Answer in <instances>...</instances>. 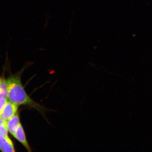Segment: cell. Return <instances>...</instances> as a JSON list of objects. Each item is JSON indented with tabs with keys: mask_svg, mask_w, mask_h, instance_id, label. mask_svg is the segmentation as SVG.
Segmentation results:
<instances>
[{
	"mask_svg": "<svg viewBox=\"0 0 152 152\" xmlns=\"http://www.w3.org/2000/svg\"><path fill=\"white\" fill-rule=\"evenodd\" d=\"M14 137L23 145L28 151H31L30 146L28 145L27 140L26 139L23 129L20 123Z\"/></svg>",
	"mask_w": 152,
	"mask_h": 152,
	"instance_id": "obj_5",
	"label": "cell"
},
{
	"mask_svg": "<svg viewBox=\"0 0 152 152\" xmlns=\"http://www.w3.org/2000/svg\"><path fill=\"white\" fill-rule=\"evenodd\" d=\"M20 118L18 114L6 121V126L7 130L12 135L14 136L20 124Z\"/></svg>",
	"mask_w": 152,
	"mask_h": 152,
	"instance_id": "obj_3",
	"label": "cell"
},
{
	"mask_svg": "<svg viewBox=\"0 0 152 152\" xmlns=\"http://www.w3.org/2000/svg\"><path fill=\"white\" fill-rule=\"evenodd\" d=\"M0 149L3 152H14V144L9 137L0 135Z\"/></svg>",
	"mask_w": 152,
	"mask_h": 152,
	"instance_id": "obj_4",
	"label": "cell"
},
{
	"mask_svg": "<svg viewBox=\"0 0 152 152\" xmlns=\"http://www.w3.org/2000/svg\"><path fill=\"white\" fill-rule=\"evenodd\" d=\"M18 105L10 101H7L1 111L0 117L7 121L16 115Z\"/></svg>",
	"mask_w": 152,
	"mask_h": 152,
	"instance_id": "obj_2",
	"label": "cell"
},
{
	"mask_svg": "<svg viewBox=\"0 0 152 152\" xmlns=\"http://www.w3.org/2000/svg\"><path fill=\"white\" fill-rule=\"evenodd\" d=\"M8 98L7 80L1 78V86H0V99Z\"/></svg>",
	"mask_w": 152,
	"mask_h": 152,
	"instance_id": "obj_6",
	"label": "cell"
},
{
	"mask_svg": "<svg viewBox=\"0 0 152 152\" xmlns=\"http://www.w3.org/2000/svg\"><path fill=\"white\" fill-rule=\"evenodd\" d=\"M1 78H0V86H1Z\"/></svg>",
	"mask_w": 152,
	"mask_h": 152,
	"instance_id": "obj_10",
	"label": "cell"
},
{
	"mask_svg": "<svg viewBox=\"0 0 152 152\" xmlns=\"http://www.w3.org/2000/svg\"><path fill=\"white\" fill-rule=\"evenodd\" d=\"M5 124H6V121L4 120L0 117V126Z\"/></svg>",
	"mask_w": 152,
	"mask_h": 152,
	"instance_id": "obj_9",
	"label": "cell"
},
{
	"mask_svg": "<svg viewBox=\"0 0 152 152\" xmlns=\"http://www.w3.org/2000/svg\"><path fill=\"white\" fill-rule=\"evenodd\" d=\"M7 99L5 98L0 99V115L7 102Z\"/></svg>",
	"mask_w": 152,
	"mask_h": 152,
	"instance_id": "obj_8",
	"label": "cell"
},
{
	"mask_svg": "<svg viewBox=\"0 0 152 152\" xmlns=\"http://www.w3.org/2000/svg\"><path fill=\"white\" fill-rule=\"evenodd\" d=\"M7 95L10 101L18 105L35 106L34 102L25 91L20 76L11 75L7 80Z\"/></svg>",
	"mask_w": 152,
	"mask_h": 152,
	"instance_id": "obj_1",
	"label": "cell"
},
{
	"mask_svg": "<svg viewBox=\"0 0 152 152\" xmlns=\"http://www.w3.org/2000/svg\"><path fill=\"white\" fill-rule=\"evenodd\" d=\"M8 130L7 128L6 124L2 125L0 126V135L7 137L8 136Z\"/></svg>",
	"mask_w": 152,
	"mask_h": 152,
	"instance_id": "obj_7",
	"label": "cell"
}]
</instances>
